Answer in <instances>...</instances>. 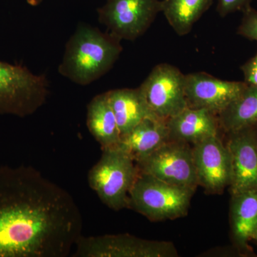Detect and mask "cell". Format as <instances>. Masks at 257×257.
Segmentation results:
<instances>
[{"label": "cell", "instance_id": "cell-15", "mask_svg": "<svg viewBox=\"0 0 257 257\" xmlns=\"http://www.w3.org/2000/svg\"><path fill=\"white\" fill-rule=\"evenodd\" d=\"M106 93L121 137L130 133L144 119L158 118L149 107L140 87L113 89Z\"/></svg>", "mask_w": 257, "mask_h": 257}, {"label": "cell", "instance_id": "cell-13", "mask_svg": "<svg viewBox=\"0 0 257 257\" xmlns=\"http://www.w3.org/2000/svg\"><path fill=\"white\" fill-rule=\"evenodd\" d=\"M218 124L211 111L189 106L167 120L170 140L192 145L218 135Z\"/></svg>", "mask_w": 257, "mask_h": 257}, {"label": "cell", "instance_id": "cell-7", "mask_svg": "<svg viewBox=\"0 0 257 257\" xmlns=\"http://www.w3.org/2000/svg\"><path fill=\"white\" fill-rule=\"evenodd\" d=\"M74 257H174L178 256L172 242L152 241L133 235L84 236L76 242Z\"/></svg>", "mask_w": 257, "mask_h": 257}, {"label": "cell", "instance_id": "cell-3", "mask_svg": "<svg viewBox=\"0 0 257 257\" xmlns=\"http://www.w3.org/2000/svg\"><path fill=\"white\" fill-rule=\"evenodd\" d=\"M194 192L140 172L128 193L127 209L150 221L173 220L187 214Z\"/></svg>", "mask_w": 257, "mask_h": 257}, {"label": "cell", "instance_id": "cell-17", "mask_svg": "<svg viewBox=\"0 0 257 257\" xmlns=\"http://www.w3.org/2000/svg\"><path fill=\"white\" fill-rule=\"evenodd\" d=\"M231 224L234 241L246 246L257 228V189L233 194Z\"/></svg>", "mask_w": 257, "mask_h": 257}, {"label": "cell", "instance_id": "cell-10", "mask_svg": "<svg viewBox=\"0 0 257 257\" xmlns=\"http://www.w3.org/2000/svg\"><path fill=\"white\" fill-rule=\"evenodd\" d=\"M245 82L222 80L204 72L185 74L184 89L189 107L219 114L242 93Z\"/></svg>", "mask_w": 257, "mask_h": 257}, {"label": "cell", "instance_id": "cell-24", "mask_svg": "<svg viewBox=\"0 0 257 257\" xmlns=\"http://www.w3.org/2000/svg\"><path fill=\"white\" fill-rule=\"evenodd\" d=\"M252 238H253V239L256 240V241H257V228H256V231H255L254 234H253V235Z\"/></svg>", "mask_w": 257, "mask_h": 257}, {"label": "cell", "instance_id": "cell-14", "mask_svg": "<svg viewBox=\"0 0 257 257\" xmlns=\"http://www.w3.org/2000/svg\"><path fill=\"white\" fill-rule=\"evenodd\" d=\"M170 140L167 120L147 118L121 136L117 147L138 162Z\"/></svg>", "mask_w": 257, "mask_h": 257}, {"label": "cell", "instance_id": "cell-22", "mask_svg": "<svg viewBox=\"0 0 257 257\" xmlns=\"http://www.w3.org/2000/svg\"><path fill=\"white\" fill-rule=\"evenodd\" d=\"M241 69L244 75V82L247 85L257 87V52L254 57L241 67Z\"/></svg>", "mask_w": 257, "mask_h": 257}, {"label": "cell", "instance_id": "cell-2", "mask_svg": "<svg viewBox=\"0 0 257 257\" xmlns=\"http://www.w3.org/2000/svg\"><path fill=\"white\" fill-rule=\"evenodd\" d=\"M121 52L117 37L87 24H79L66 44L59 74L74 84L89 85L112 68Z\"/></svg>", "mask_w": 257, "mask_h": 257}, {"label": "cell", "instance_id": "cell-21", "mask_svg": "<svg viewBox=\"0 0 257 257\" xmlns=\"http://www.w3.org/2000/svg\"><path fill=\"white\" fill-rule=\"evenodd\" d=\"M217 11L221 17L239 11L245 10L250 7L251 0H216Z\"/></svg>", "mask_w": 257, "mask_h": 257}, {"label": "cell", "instance_id": "cell-8", "mask_svg": "<svg viewBox=\"0 0 257 257\" xmlns=\"http://www.w3.org/2000/svg\"><path fill=\"white\" fill-rule=\"evenodd\" d=\"M139 170L167 183L196 190L199 186L192 147L170 140L136 162Z\"/></svg>", "mask_w": 257, "mask_h": 257}, {"label": "cell", "instance_id": "cell-16", "mask_svg": "<svg viewBox=\"0 0 257 257\" xmlns=\"http://www.w3.org/2000/svg\"><path fill=\"white\" fill-rule=\"evenodd\" d=\"M87 126L101 150L119 145L121 135L107 93L98 94L88 104Z\"/></svg>", "mask_w": 257, "mask_h": 257}, {"label": "cell", "instance_id": "cell-1", "mask_svg": "<svg viewBox=\"0 0 257 257\" xmlns=\"http://www.w3.org/2000/svg\"><path fill=\"white\" fill-rule=\"evenodd\" d=\"M82 229L67 190L33 167H0V257L68 256Z\"/></svg>", "mask_w": 257, "mask_h": 257}, {"label": "cell", "instance_id": "cell-23", "mask_svg": "<svg viewBox=\"0 0 257 257\" xmlns=\"http://www.w3.org/2000/svg\"><path fill=\"white\" fill-rule=\"evenodd\" d=\"M44 0H26L27 3L31 6L37 7L41 5Z\"/></svg>", "mask_w": 257, "mask_h": 257}, {"label": "cell", "instance_id": "cell-4", "mask_svg": "<svg viewBox=\"0 0 257 257\" xmlns=\"http://www.w3.org/2000/svg\"><path fill=\"white\" fill-rule=\"evenodd\" d=\"M101 151L100 159L88 173L89 187L109 209H127L128 193L140 173L136 162L118 147Z\"/></svg>", "mask_w": 257, "mask_h": 257}, {"label": "cell", "instance_id": "cell-11", "mask_svg": "<svg viewBox=\"0 0 257 257\" xmlns=\"http://www.w3.org/2000/svg\"><path fill=\"white\" fill-rule=\"evenodd\" d=\"M192 150L199 186L211 193L222 192L230 186L231 157L218 135L195 144Z\"/></svg>", "mask_w": 257, "mask_h": 257}, {"label": "cell", "instance_id": "cell-5", "mask_svg": "<svg viewBox=\"0 0 257 257\" xmlns=\"http://www.w3.org/2000/svg\"><path fill=\"white\" fill-rule=\"evenodd\" d=\"M50 84L22 64L0 61V114L26 117L46 103Z\"/></svg>", "mask_w": 257, "mask_h": 257}, {"label": "cell", "instance_id": "cell-18", "mask_svg": "<svg viewBox=\"0 0 257 257\" xmlns=\"http://www.w3.org/2000/svg\"><path fill=\"white\" fill-rule=\"evenodd\" d=\"M218 122L227 133L257 125V87L247 85L242 93L218 114Z\"/></svg>", "mask_w": 257, "mask_h": 257}, {"label": "cell", "instance_id": "cell-25", "mask_svg": "<svg viewBox=\"0 0 257 257\" xmlns=\"http://www.w3.org/2000/svg\"><path fill=\"white\" fill-rule=\"evenodd\" d=\"M256 127V128H255V132H256V139H257V125L256 126H254V128Z\"/></svg>", "mask_w": 257, "mask_h": 257}, {"label": "cell", "instance_id": "cell-12", "mask_svg": "<svg viewBox=\"0 0 257 257\" xmlns=\"http://www.w3.org/2000/svg\"><path fill=\"white\" fill-rule=\"evenodd\" d=\"M229 134L231 194L257 189V139L254 127Z\"/></svg>", "mask_w": 257, "mask_h": 257}, {"label": "cell", "instance_id": "cell-6", "mask_svg": "<svg viewBox=\"0 0 257 257\" xmlns=\"http://www.w3.org/2000/svg\"><path fill=\"white\" fill-rule=\"evenodd\" d=\"M98 21L120 40L143 36L161 12L160 0H107L96 10Z\"/></svg>", "mask_w": 257, "mask_h": 257}, {"label": "cell", "instance_id": "cell-19", "mask_svg": "<svg viewBox=\"0 0 257 257\" xmlns=\"http://www.w3.org/2000/svg\"><path fill=\"white\" fill-rule=\"evenodd\" d=\"M212 0H162L161 13L179 36L191 32Z\"/></svg>", "mask_w": 257, "mask_h": 257}, {"label": "cell", "instance_id": "cell-9", "mask_svg": "<svg viewBox=\"0 0 257 257\" xmlns=\"http://www.w3.org/2000/svg\"><path fill=\"white\" fill-rule=\"evenodd\" d=\"M184 80L185 74L175 66L159 64L139 87L152 113L167 120L188 107Z\"/></svg>", "mask_w": 257, "mask_h": 257}, {"label": "cell", "instance_id": "cell-20", "mask_svg": "<svg viewBox=\"0 0 257 257\" xmlns=\"http://www.w3.org/2000/svg\"><path fill=\"white\" fill-rule=\"evenodd\" d=\"M243 12V16L238 28V34L257 41V11L249 7Z\"/></svg>", "mask_w": 257, "mask_h": 257}]
</instances>
